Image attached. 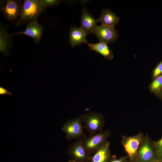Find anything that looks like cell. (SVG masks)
<instances>
[{
	"label": "cell",
	"mask_w": 162,
	"mask_h": 162,
	"mask_svg": "<svg viewBox=\"0 0 162 162\" xmlns=\"http://www.w3.org/2000/svg\"><path fill=\"white\" fill-rule=\"evenodd\" d=\"M159 161L158 160H154L151 162H159Z\"/></svg>",
	"instance_id": "obj_25"
},
{
	"label": "cell",
	"mask_w": 162,
	"mask_h": 162,
	"mask_svg": "<svg viewBox=\"0 0 162 162\" xmlns=\"http://www.w3.org/2000/svg\"><path fill=\"white\" fill-rule=\"evenodd\" d=\"M88 46L90 50L94 51L101 55L107 60L112 59L113 55L112 51L109 48L108 44L100 41L97 43H88Z\"/></svg>",
	"instance_id": "obj_16"
},
{
	"label": "cell",
	"mask_w": 162,
	"mask_h": 162,
	"mask_svg": "<svg viewBox=\"0 0 162 162\" xmlns=\"http://www.w3.org/2000/svg\"><path fill=\"white\" fill-rule=\"evenodd\" d=\"M44 10L47 8L56 6L62 2V1L57 0H40Z\"/></svg>",
	"instance_id": "obj_18"
},
{
	"label": "cell",
	"mask_w": 162,
	"mask_h": 162,
	"mask_svg": "<svg viewBox=\"0 0 162 162\" xmlns=\"http://www.w3.org/2000/svg\"><path fill=\"white\" fill-rule=\"evenodd\" d=\"M68 162H78L76 161L72 160H69V161H68Z\"/></svg>",
	"instance_id": "obj_24"
},
{
	"label": "cell",
	"mask_w": 162,
	"mask_h": 162,
	"mask_svg": "<svg viewBox=\"0 0 162 162\" xmlns=\"http://www.w3.org/2000/svg\"><path fill=\"white\" fill-rule=\"evenodd\" d=\"M142 141V136L141 134L131 137H124L123 138L122 145L125 152L131 160L137 155L139 146Z\"/></svg>",
	"instance_id": "obj_8"
},
{
	"label": "cell",
	"mask_w": 162,
	"mask_h": 162,
	"mask_svg": "<svg viewBox=\"0 0 162 162\" xmlns=\"http://www.w3.org/2000/svg\"><path fill=\"white\" fill-rule=\"evenodd\" d=\"M87 34L81 28L75 26L70 28L69 35V43L74 47L83 43L88 44L86 39Z\"/></svg>",
	"instance_id": "obj_12"
},
{
	"label": "cell",
	"mask_w": 162,
	"mask_h": 162,
	"mask_svg": "<svg viewBox=\"0 0 162 162\" xmlns=\"http://www.w3.org/2000/svg\"><path fill=\"white\" fill-rule=\"evenodd\" d=\"M44 10L40 0H25L19 18L15 24L19 26L32 21H37L39 16Z\"/></svg>",
	"instance_id": "obj_1"
},
{
	"label": "cell",
	"mask_w": 162,
	"mask_h": 162,
	"mask_svg": "<svg viewBox=\"0 0 162 162\" xmlns=\"http://www.w3.org/2000/svg\"><path fill=\"white\" fill-rule=\"evenodd\" d=\"M151 92L156 95H158L162 88V74L153 80L149 86Z\"/></svg>",
	"instance_id": "obj_17"
},
{
	"label": "cell",
	"mask_w": 162,
	"mask_h": 162,
	"mask_svg": "<svg viewBox=\"0 0 162 162\" xmlns=\"http://www.w3.org/2000/svg\"><path fill=\"white\" fill-rule=\"evenodd\" d=\"M94 33L100 41L111 43L116 41L118 36L114 27L101 25L96 28Z\"/></svg>",
	"instance_id": "obj_7"
},
{
	"label": "cell",
	"mask_w": 162,
	"mask_h": 162,
	"mask_svg": "<svg viewBox=\"0 0 162 162\" xmlns=\"http://www.w3.org/2000/svg\"><path fill=\"white\" fill-rule=\"evenodd\" d=\"M162 74V60L158 64L153 70L152 74V78L154 80Z\"/></svg>",
	"instance_id": "obj_20"
},
{
	"label": "cell",
	"mask_w": 162,
	"mask_h": 162,
	"mask_svg": "<svg viewBox=\"0 0 162 162\" xmlns=\"http://www.w3.org/2000/svg\"><path fill=\"white\" fill-rule=\"evenodd\" d=\"M83 127L90 135L102 131L105 123L104 118L101 114L91 112L81 116Z\"/></svg>",
	"instance_id": "obj_2"
},
{
	"label": "cell",
	"mask_w": 162,
	"mask_h": 162,
	"mask_svg": "<svg viewBox=\"0 0 162 162\" xmlns=\"http://www.w3.org/2000/svg\"><path fill=\"white\" fill-rule=\"evenodd\" d=\"M83 128L82 120L80 116L67 121L63 125L62 130L65 133L66 139L71 140L86 136Z\"/></svg>",
	"instance_id": "obj_4"
},
{
	"label": "cell",
	"mask_w": 162,
	"mask_h": 162,
	"mask_svg": "<svg viewBox=\"0 0 162 162\" xmlns=\"http://www.w3.org/2000/svg\"><path fill=\"white\" fill-rule=\"evenodd\" d=\"M120 18L111 10L108 8L103 10L98 22L100 21L103 25L114 27L119 22Z\"/></svg>",
	"instance_id": "obj_15"
},
{
	"label": "cell",
	"mask_w": 162,
	"mask_h": 162,
	"mask_svg": "<svg viewBox=\"0 0 162 162\" xmlns=\"http://www.w3.org/2000/svg\"><path fill=\"white\" fill-rule=\"evenodd\" d=\"M43 27L38 21H33L27 24L26 28L23 31L14 33L12 36L23 34L32 38L34 42L39 43L42 33Z\"/></svg>",
	"instance_id": "obj_9"
},
{
	"label": "cell",
	"mask_w": 162,
	"mask_h": 162,
	"mask_svg": "<svg viewBox=\"0 0 162 162\" xmlns=\"http://www.w3.org/2000/svg\"><path fill=\"white\" fill-rule=\"evenodd\" d=\"M81 28L87 34L94 33L97 26V19L94 18L84 7L82 10L80 18Z\"/></svg>",
	"instance_id": "obj_11"
},
{
	"label": "cell",
	"mask_w": 162,
	"mask_h": 162,
	"mask_svg": "<svg viewBox=\"0 0 162 162\" xmlns=\"http://www.w3.org/2000/svg\"><path fill=\"white\" fill-rule=\"evenodd\" d=\"M110 134V131L107 130L88 136H85L82 138L85 149L90 154L94 153L107 141Z\"/></svg>",
	"instance_id": "obj_3"
},
{
	"label": "cell",
	"mask_w": 162,
	"mask_h": 162,
	"mask_svg": "<svg viewBox=\"0 0 162 162\" xmlns=\"http://www.w3.org/2000/svg\"><path fill=\"white\" fill-rule=\"evenodd\" d=\"M0 94H8L11 95V93L8 90L2 87H0Z\"/></svg>",
	"instance_id": "obj_21"
},
{
	"label": "cell",
	"mask_w": 162,
	"mask_h": 162,
	"mask_svg": "<svg viewBox=\"0 0 162 162\" xmlns=\"http://www.w3.org/2000/svg\"><path fill=\"white\" fill-rule=\"evenodd\" d=\"M154 146L156 150V154L158 157V160L162 161V138L155 142Z\"/></svg>",
	"instance_id": "obj_19"
},
{
	"label": "cell",
	"mask_w": 162,
	"mask_h": 162,
	"mask_svg": "<svg viewBox=\"0 0 162 162\" xmlns=\"http://www.w3.org/2000/svg\"><path fill=\"white\" fill-rule=\"evenodd\" d=\"M67 153L73 159L78 162L89 161L91 154L85 149L82 138L70 144L67 150Z\"/></svg>",
	"instance_id": "obj_6"
},
{
	"label": "cell",
	"mask_w": 162,
	"mask_h": 162,
	"mask_svg": "<svg viewBox=\"0 0 162 162\" xmlns=\"http://www.w3.org/2000/svg\"><path fill=\"white\" fill-rule=\"evenodd\" d=\"M138 162H151L154 160L155 154L149 141L146 139L142 143L137 152Z\"/></svg>",
	"instance_id": "obj_10"
},
{
	"label": "cell",
	"mask_w": 162,
	"mask_h": 162,
	"mask_svg": "<svg viewBox=\"0 0 162 162\" xmlns=\"http://www.w3.org/2000/svg\"><path fill=\"white\" fill-rule=\"evenodd\" d=\"M124 162H127V161H125Z\"/></svg>",
	"instance_id": "obj_26"
},
{
	"label": "cell",
	"mask_w": 162,
	"mask_h": 162,
	"mask_svg": "<svg viewBox=\"0 0 162 162\" xmlns=\"http://www.w3.org/2000/svg\"><path fill=\"white\" fill-rule=\"evenodd\" d=\"M158 96L159 98L162 99V88L159 92Z\"/></svg>",
	"instance_id": "obj_23"
},
{
	"label": "cell",
	"mask_w": 162,
	"mask_h": 162,
	"mask_svg": "<svg viewBox=\"0 0 162 162\" xmlns=\"http://www.w3.org/2000/svg\"><path fill=\"white\" fill-rule=\"evenodd\" d=\"M8 27L5 25H0V51L3 54H9L11 44V37L7 32Z\"/></svg>",
	"instance_id": "obj_14"
},
{
	"label": "cell",
	"mask_w": 162,
	"mask_h": 162,
	"mask_svg": "<svg viewBox=\"0 0 162 162\" xmlns=\"http://www.w3.org/2000/svg\"><path fill=\"white\" fill-rule=\"evenodd\" d=\"M125 158V157H124L118 159L114 158L111 160L110 162H123Z\"/></svg>",
	"instance_id": "obj_22"
},
{
	"label": "cell",
	"mask_w": 162,
	"mask_h": 162,
	"mask_svg": "<svg viewBox=\"0 0 162 162\" xmlns=\"http://www.w3.org/2000/svg\"><path fill=\"white\" fill-rule=\"evenodd\" d=\"M110 142L107 141L91 157L89 162H108L110 158Z\"/></svg>",
	"instance_id": "obj_13"
},
{
	"label": "cell",
	"mask_w": 162,
	"mask_h": 162,
	"mask_svg": "<svg viewBox=\"0 0 162 162\" xmlns=\"http://www.w3.org/2000/svg\"><path fill=\"white\" fill-rule=\"evenodd\" d=\"M22 4L20 0H1L0 11L7 20L12 21L20 16Z\"/></svg>",
	"instance_id": "obj_5"
}]
</instances>
